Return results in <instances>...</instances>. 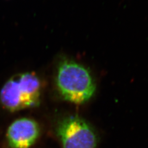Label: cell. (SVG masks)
<instances>
[{
    "label": "cell",
    "instance_id": "obj_1",
    "mask_svg": "<svg viewBox=\"0 0 148 148\" xmlns=\"http://www.w3.org/2000/svg\"><path fill=\"white\" fill-rule=\"evenodd\" d=\"M55 80L61 96L73 104L85 103L96 91V83L90 72L83 65L67 58L59 62Z\"/></svg>",
    "mask_w": 148,
    "mask_h": 148
},
{
    "label": "cell",
    "instance_id": "obj_3",
    "mask_svg": "<svg viewBox=\"0 0 148 148\" xmlns=\"http://www.w3.org/2000/svg\"><path fill=\"white\" fill-rule=\"evenodd\" d=\"M56 133L62 148H97L98 135L86 120L78 115H67L59 119Z\"/></svg>",
    "mask_w": 148,
    "mask_h": 148
},
{
    "label": "cell",
    "instance_id": "obj_2",
    "mask_svg": "<svg viewBox=\"0 0 148 148\" xmlns=\"http://www.w3.org/2000/svg\"><path fill=\"white\" fill-rule=\"evenodd\" d=\"M41 83L34 72H25L8 80L0 91V101L11 112L38 106Z\"/></svg>",
    "mask_w": 148,
    "mask_h": 148
},
{
    "label": "cell",
    "instance_id": "obj_4",
    "mask_svg": "<svg viewBox=\"0 0 148 148\" xmlns=\"http://www.w3.org/2000/svg\"><path fill=\"white\" fill-rule=\"evenodd\" d=\"M39 135L38 123L33 119L21 118L10 125L6 138L11 148H29L36 142Z\"/></svg>",
    "mask_w": 148,
    "mask_h": 148
}]
</instances>
